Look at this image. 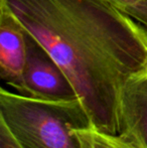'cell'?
I'll list each match as a JSON object with an SVG mask.
<instances>
[{"instance_id": "8992f818", "label": "cell", "mask_w": 147, "mask_h": 148, "mask_svg": "<svg viewBox=\"0 0 147 148\" xmlns=\"http://www.w3.org/2000/svg\"><path fill=\"white\" fill-rule=\"evenodd\" d=\"M79 148H147L133 129L123 127L118 133L101 131L92 124L74 129Z\"/></svg>"}, {"instance_id": "9c48e42d", "label": "cell", "mask_w": 147, "mask_h": 148, "mask_svg": "<svg viewBox=\"0 0 147 148\" xmlns=\"http://www.w3.org/2000/svg\"><path fill=\"white\" fill-rule=\"evenodd\" d=\"M133 75L138 80H140L144 85L147 86V64L139 71V72L135 73V74H133Z\"/></svg>"}, {"instance_id": "ba28073f", "label": "cell", "mask_w": 147, "mask_h": 148, "mask_svg": "<svg viewBox=\"0 0 147 148\" xmlns=\"http://www.w3.org/2000/svg\"><path fill=\"white\" fill-rule=\"evenodd\" d=\"M0 148H21L13 138L6 125L1 121H0Z\"/></svg>"}, {"instance_id": "277c9868", "label": "cell", "mask_w": 147, "mask_h": 148, "mask_svg": "<svg viewBox=\"0 0 147 148\" xmlns=\"http://www.w3.org/2000/svg\"><path fill=\"white\" fill-rule=\"evenodd\" d=\"M27 55V32L0 1V77L19 93Z\"/></svg>"}, {"instance_id": "5b68a950", "label": "cell", "mask_w": 147, "mask_h": 148, "mask_svg": "<svg viewBox=\"0 0 147 148\" xmlns=\"http://www.w3.org/2000/svg\"><path fill=\"white\" fill-rule=\"evenodd\" d=\"M122 128L133 129L147 146V86L134 75L123 91L121 107Z\"/></svg>"}, {"instance_id": "3957f363", "label": "cell", "mask_w": 147, "mask_h": 148, "mask_svg": "<svg viewBox=\"0 0 147 148\" xmlns=\"http://www.w3.org/2000/svg\"><path fill=\"white\" fill-rule=\"evenodd\" d=\"M19 94L51 101L79 99L61 66L28 33L23 84Z\"/></svg>"}, {"instance_id": "6da1fadb", "label": "cell", "mask_w": 147, "mask_h": 148, "mask_svg": "<svg viewBox=\"0 0 147 148\" xmlns=\"http://www.w3.org/2000/svg\"><path fill=\"white\" fill-rule=\"evenodd\" d=\"M61 66L91 124L122 129L128 79L147 64V27L106 0H0Z\"/></svg>"}, {"instance_id": "7a4b0ae2", "label": "cell", "mask_w": 147, "mask_h": 148, "mask_svg": "<svg viewBox=\"0 0 147 148\" xmlns=\"http://www.w3.org/2000/svg\"><path fill=\"white\" fill-rule=\"evenodd\" d=\"M0 121L21 148H79L74 129L91 125L79 99L51 101L0 90Z\"/></svg>"}, {"instance_id": "52a82bcc", "label": "cell", "mask_w": 147, "mask_h": 148, "mask_svg": "<svg viewBox=\"0 0 147 148\" xmlns=\"http://www.w3.org/2000/svg\"><path fill=\"white\" fill-rule=\"evenodd\" d=\"M106 1L147 27V0H106Z\"/></svg>"}]
</instances>
